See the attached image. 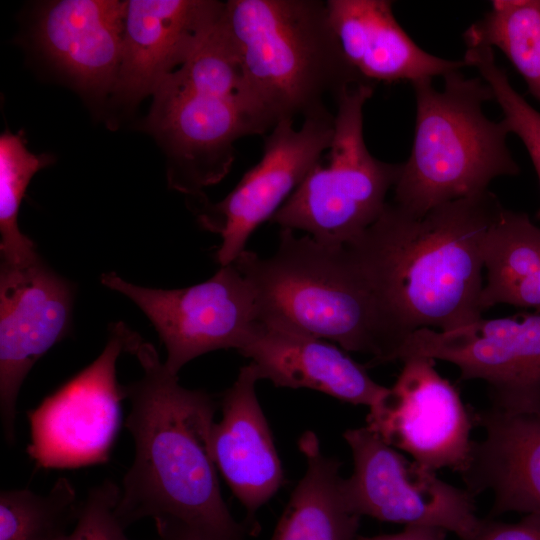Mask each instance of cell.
<instances>
[{
  "instance_id": "23",
  "label": "cell",
  "mask_w": 540,
  "mask_h": 540,
  "mask_svg": "<svg viewBox=\"0 0 540 540\" xmlns=\"http://www.w3.org/2000/svg\"><path fill=\"white\" fill-rule=\"evenodd\" d=\"M466 47L501 50L540 101V0H495L464 32Z\"/></svg>"
},
{
  "instance_id": "22",
  "label": "cell",
  "mask_w": 540,
  "mask_h": 540,
  "mask_svg": "<svg viewBox=\"0 0 540 540\" xmlns=\"http://www.w3.org/2000/svg\"><path fill=\"white\" fill-rule=\"evenodd\" d=\"M483 312L497 304L540 312V227L529 216L502 208L484 245Z\"/></svg>"
},
{
  "instance_id": "28",
  "label": "cell",
  "mask_w": 540,
  "mask_h": 540,
  "mask_svg": "<svg viewBox=\"0 0 540 540\" xmlns=\"http://www.w3.org/2000/svg\"><path fill=\"white\" fill-rule=\"evenodd\" d=\"M466 540H540V516L529 514L516 523L480 519Z\"/></svg>"
},
{
  "instance_id": "1",
  "label": "cell",
  "mask_w": 540,
  "mask_h": 540,
  "mask_svg": "<svg viewBox=\"0 0 540 540\" xmlns=\"http://www.w3.org/2000/svg\"><path fill=\"white\" fill-rule=\"evenodd\" d=\"M127 353L138 359L143 375L124 386L130 402L125 426L135 455L120 488L119 520L127 528L148 517L155 525L188 528L202 540H245L246 527L231 515L219 486L211 443L215 400L181 386L136 332Z\"/></svg>"
},
{
  "instance_id": "3",
  "label": "cell",
  "mask_w": 540,
  "mask_h": 540,
  "mask_svg": "<svg viewBox=\"0 0 540 540\" xmlns=\"http://www.w3.org/2000/svg\"><path fill=\"white\" fill-rule=\"evenodd\" d=\"M232 263L255 293L259 321L369 355L373 366L397 361L406 337L347 245L280 229L271 256L245 250Z\"/></svg>"
},
{
  "instance_id": "12",
  "label": "cell",
  "mask_w": 540,
  "mask_h": 540,
  "mask_svg": "<svg viewBox=\"0 0 540 540\" xmlns=\"http://www.w3.org/2000/svg\"><path fill=\"white\" fill-rule=\"evenodd\" d=\"M333 135L334 115L305 119L300 129L292 120L277 123L264 139L260 161L221 201L204 203L198 219L203 228L221 237L215 252L220 266L231 264L246 250L251 234L270 221L301 184L330 148Z\"/></svg>"
},
{
  "instance_id": "17",
  "label": "cell",
  "mask_w": 540,
  "mask_h": 540,
  "mask_svg": "<svg viewBox=\"0 0 540 540\" xmlns=\"http://www.w3.org/2000/svg\"><path fill=\"white\" fill-rule=\"evenodd\" d=\"M238 352L256 366L260 380L277 387L307 388L369 408L387 391L337 346L275 324L258 320Z\"/></svg>"
},
{
  "instance_id": "25",
  "label": "cell",
  "mask_w": 540,
  "mask_h": 540,
  "mask_svg": "<svg viewBox=\"0 0 540 540\" xmlns=\"http://www.w3.org/2000/svg\"><path fill=\"white\" fill-rule=\"evenodd\" d=\"M49 155L30 152L21 133L0 137L1 262L22 264L40 256L34 242L18 226L21 201L32 177L51 163Z\"/></svg>"
},
{
  "instance_id": "13",
  "label": "cell",
  "mask_w": 540,
  "mask_h": 540,
  "mask_svg": "<svg viewBox=\"0 0 540 540\" xmlns=\"http://www.w3.org/2000/svg\"><path fill=\"white\" fill-rule=\"evenodd\" d=\"M414 355L456 365L461 380L486 382L492 406L540 403V312L481 318L447 332L416 330L397 361Z\"/></svg>"
},
{
  "instance_id": "24",
  "label": "cell",
  "mask_w": 540,
  "mask_h": 540,
  "mask_svg": "<svg viewBox=\"0 0 540 540\" xmlns=\"http://www.w3.org/2000/svg\"><path fill=\"white\" fill-rule=\"evenodd\" d=\"M81 502L72 483L58 478L46 494L29 489L0 494V540H57L76 522Z\"/></svg>"
},
{
  "instance_id": "20",
  "label": "cell",
  "mask_w": 540,
  "mask_h": 540,
  "mask_svg": "<svg viewBox=\"0 0 540 540\" xmlns=\"http://www.w3.org/2000/svg\"><path fill=\"white\" fill-rule=\"evenodd\" d=\"M388 0H328L332 28L351 68L370 85L432 80L467 67L421 49L397 22Z\"/></svg>"
},
{
  "instance_id": "9",
  "label": "cell",
  "mask_w": 540,
  "mask_h": 540,
  "mask_svg": "<svg viewBox=\"0 0 540 540\" xmlns=\"http://www.w3.org/2000/svg\"><path fill=\"white\" fill-rule=\"evenodd\" d=\"M103 286L131 300L155 328L172 373L219 349L239 350L258 321L255 293L231 263L208 280L180 289L138 286L115 272L100 276Z\"/></svg>"
},
{
  "instance_id": "19",
  "label": "cell",
  "mask_w": 540,
  "mask_h": 540,
  "mask_svg": "<svg viewBox=\"0 0 540 540\" xmlns=\"http://www.w3.org/2000/svg\"><path fill=\"white\" fill-rule=\"evenodd\" d=\"M126 1L59 0L41 12L37 38L49 59L84 92H112L123 50Z\"/></svg>"
},
{
  "instance_id": "26",
  "label": "cell",
  "mask_w": 540,
  "mask_h": 540,
  "mask_svg": "<svg viewBox=\"0 0 540 540\" xmlns=\"http://www.w3.org/2000/svg\"><path fill=\"white\" fill-rule=\"evenodd\" d=\"M463 60L467 66L476 68L491 88L510 132L523 142L540 183V112L514 89L506 71L496 63L491 47H467ZM537 217L540 218V209Z\"/></svg>"
},
{
  "instance_id": "7",
  "label": "cell",
  "mask_w": 540,
  "mask_h": 540,
  "mask_svg": "<svg viewBox=\"0 0 540 540\" xmlns=\"http://www.w3.org/2000/svg\"><path fill=\"white\" fill-rule=\"evenodd\" d=\"M152 96L147 127L169 156V185L191 196L228 174L238 139L268 131L242 90L185 67L170 73Z\"/></svg>"
},
{
  "instance_id": "11",
  "label": "cell",
  "mask_w": 540,
  "mask_h": 540,
  "mask_svg": "<svg viewBox=\"0 0 540 540\" xmlns=\"http://www.w3.org/2000/svg\"><path fill=\"white\" fill-rule=\"evenodd\" d=\"M401 362L394 385L369 408L366 427L428 469L462 474L471 458L475 412L437 372L434 359L414 355Z\"/></svg>"
},
{
  "instance_id": "8",
  "label": "cell",
  "mask_w": 540,
  "mask_h": 540,
  "mask_svg": "<svg viewBox=\"0 0 540 540\" xmlns=\"http://www.w3.org/2000/svg\"><path fill=\"white\" fill-rule=\"evenodd\" d=\"M130 332L124 323L111 325L100 355L28 412L27 453L37 467L78 468L109 461L126 399L116 363L127 352Z\"/></svg>"
},
{
  "instance_id": "21",
  "label": "cell",
  "mask_w": 540,
  "mask_h": 540,
  "mask_svg": "<svg viewBox=\"0 0 540 540\" xmlns=\"http://www.w3.org/2000/svg\"><path fill=\"white\" fill-rule=\"evenodd\" d=\"M298 447L306 459V472L270 540H357L361 516L346 500L340 462L324 455L312 431L301 435Z\"/></svg>"
},
{
  "instance_id": "15",
  "label": "cell",
  "mask_w": 540,
  "mask_h": 540,
  "mask_svg": "<svg viewBox=\"0 0 540 540\" xmlns=\"http://www.w3.org/2000/svg\"><path fill=\"white\" fill-rule=\"evenodd\" d=\"M223 6L212 0L126 1L116 99L132 105L153 95L188 59Z\"/></svg>"
},
{
  "instance_id": "5",
  "label": "cell",
  "mask_w": 540,
  "mask_h": 540,
  "mask_svg": "<svg viewBox=\"0 0 540 540\" xmlns=\"http://www.w3.org/2000/svg\"><path fill=\"white\" fill-rule=\"evenodd\" d=\"M443 79L440 91L430 79L412 83L413 145L402 163L392 202L417 217L485 192L498 177L520 173L507 146L511 132L506 121H493L483 111V105L494 100L489 85L460 70Z\"/></svg>"
},
{
  "instance_id": "29",
  "label": "cell",
  "mask_w": 540,
  "mask_h": 540,
  "mask_svg": "<svg viewBox=\"0 0 540 540\" xmlns=\"http://www.w3.org/2000/svg\"><path fill=\"white\" fill-rule=\"evenodd\" d=\"M447 531L430 526H406L402 531L393 534L361 536L357 540H445Z\"/></svg>"
},
{
  "instance_id": "30",
  "label": "cell",
  "mask_w": 540,
  "mask_h": 540,
  "mask_svg": "<svg viewBox=\"0 0 540 540\" xmlns=\"http://www.w3.org/2000/svg\"><path fill=\"white\" fill-rule=\"evenodd\" d=\"M156 530V540H202L192 530L176 524H158Z\"/></svg>"
},
{
  "instance_id": "27",
  "label": "cell",
  "mask_w": 540,
  "mask_h": 540,
  "mask_svg": "<svg viewBox=\"0 0 540 540\" xmlns=\"http://www.w3.org/2000/svg\"><path fill=\"white\" fill-rule=\"evenodd\" d=\"M120 487L111 480L92 487L81 502L72 530L57 540H130L116 514Z\"/></svg>"
},
{
  "instance_id": "4",
  "label": "cell",
  "mask_w": 540,
  "mask_h": 540,
  "mask_svg": "<svg viewBox=\"0 0 540 540\" xmlns=\"http://www.w3.org/2000/svg\"><path fill=\"white\" fill-rule=\"evenodd\" d=\"M223 21L247 91L269 129L298 116L332 115L325 105L370 85L347 63L319 0H229Z\"/></svg>"
},
{
  "instance_id": "16",
  "label": "cell",
  "mask_w": 540,
  "mask_h": 540,
  "mask_svg": "<svg viewBox=\"0 0 540 540\" xmlns=\"http://www.w3.org/2000/svg\"><path fill=\"white\" fill-rule=\"evenodd\" d=\"M484 438L473 441L462 473L476 496L490 491V516L519 512L540 516V403L520 407L491 406L475 412Z\"/></svg>"
},
{
  "instance_id": "2",
  "label": "cell",
  "mask_w": 540,
  "mask_h": 540,
  "mask_svg": "<svg viewBox=\"0 0 540 540\" xmlns=\"http://www.w3.org/2000/svg\"><path fill=\"white\" fill-rule=\"evenodd\" d=\"M502 208L489 190L420 217L387 202L346 244L406 340L422 328L447 332L482 318L484 245Z\"/></svg>"
},
{
  "instance_id": "10",
  "label": "cell",
  "mask_w": 540,
  "mask_h": 540,
  "mask_svg": "<svg viewBox=\"0 0 540 540\" xmlns=\"http://www.w3.org/2000/svg\"><path fill=\"white\" fill-rule=\"evenodd\" d=\"M351 449L353 473L343 491L359 516L406 526H430L466 540L476 529L474 496L440 479L434 470L410 461L366 426L343 434Z\"/></svg>"
},
{
  "instance_id": "6",
  "label": "cell",
  "mask_w": 540,
  "mask_h": 540,
  "mask_svg": "<svg viewBox=\"0 0 540 540\" xmlns=\"http://www.w3.org/2000/svg\"><path fill=\"white\" fill-rule=\"evenodd\" d=\"M372 94L373 85H358L338 96L328 163L318 162L273 215L270 221L280 229L343 246L379 218L402 163L375 158L365 144L363 107Z\"/></svg>"
},
{
  "instance_id": "18",
  "label": "cell",
  "mask_w": 540,
  "mask_h": 540,
  "mask_svg": "<svg viewBox=\"0 0 540 540\" xmlns=\"http://www.w3.org/2000/svg\"><path fill=\"white\" fill-rule=\"evenodd\" d=\"M256 366L240 368L222 395V418L212 429V452L218 471L234 496L253 516L280 489L283 469L273 436L256 395Z\"/></svg>"
},
{
  "instance_id": "14",
  "label": "cell",
  "mask_w": 540,
  "mask_h": 540,
  "mask_svg": "<svg viewBox=\"0 0 540 540\" xmlns=\"http://www.w3.org/2000/svg\"><path fill=\"white\" fill-rule=\"evenodd\" d=\"M75 287L43 259L0 267V412L15 441L16 403L35 363L70 332Z\"/></svg>"
}]
</instances>
